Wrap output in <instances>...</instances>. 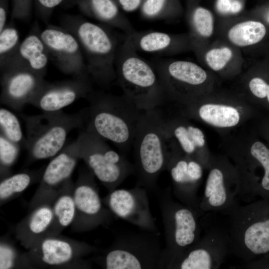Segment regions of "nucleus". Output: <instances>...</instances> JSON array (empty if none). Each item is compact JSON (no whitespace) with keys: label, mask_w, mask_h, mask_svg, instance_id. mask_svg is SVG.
I'll list each match as a JSON object with an SVG mask.
<instances>
[{"label":"nucleus","mask_w":269,"mask_h":269,"mask_svg":"<svg viewBox=\"0 0 269 269\" xmlns=\"http://www.w3.org/2000/svg\"><path fill=\"white\" fill-rule=\"evenodd\" d=\"M85 110V129L126 152L134 143L143 113L123 95L96 94L89 97Z\"/></svg>","instance_id":"1"},{"label":"nucleus","mask_w":269,"mask_h":269,"mask_svg":"<svg viewBox=\"0 0 269 269\" xmlns=\"http://www.w3.org/2000/svg\"><path fill=\"white\" fill-rule=\"evenodd\" d=\"M117 78L126 98L140 110L155 109L165 99L155 67L125 39L118 50Z\"/></svg>","instance_id":"2"},{"label":"nucleus","mask_w":269,"mask_h":269,"mask_svg":"<svg viewBox=\"0 0 269 269\" xmlns=\"http://www.w3.org/2000/svg\"><path fill=\"white\" fill-rule=\"evenodd\" d=\"M165 120L155 109L145 111L134 141L136 186L154 190L160 174L165 169L170 152Z\"/></svg>","instance_id":"3"},{"label":"nucleus","mask_w":269,"mask_h":269,"mask_svg":"<svg viewBox=\"0 0 269 269\" xmlns=\"http://www.w3.org/2000/svg\"><path fill=\"white\" fill-rule=\"evenodd\" d=\"M228 217L232 254L247 263L269 254V199L239 205Z\"/></svg>","instance_id":"4"},{"label":"nucleus","mask_w":269,"mask_h":269,"mask_svg":"<svg viewBox=\"0 0 269 269\" xmlns=\"http://www.w3.org/2000/svg\"><path fill=\"white\" fill-rule=\"evenodd\" d=\"M25 123V147L30 160L51 158L64 147L68 134L83 128L85 110L73 114L61 111L42 114L21 115Z\"/></svg>","instance_id":"5"},{"label":"nucleus","mask_w":269,"mask_h":269,"mask_svg":"<svg viewBox=\"0 0 269 269\" xmlns=\"http://www.w3.org/2000/svg\"><path fill=\"white\" fill-rule=\"evenodd\" d=\"M157 195L165 240L160 269H165L171 260L200 239L202 228L199 217L203 213L174 200L170 188Z\"/></svg>","instance_id":"6"},{"label":"nucleus","mask_w":269,"mask_h":269,"mask_svg":"<svg viewBox=\"0 0 269 269\" xmlns=\"http://www.w3.org/2000/svg\"><path fill=\"white\" fill-rule=\"evenodd\" d=\"M159 235L149 232L122 235L96 261L106 269H160Z\"/></svg>","instance_id":"7"},{"label":"nucleus","mask_w":269,"mask_h":269,"mask_svg":"<svg viewBox=\"0 0 269 269\" xmlns=\"http://www.w3.org/2000/svg\"><path fill=\"white\" fill-rule=\"evenodd\" d=\"M76 140L80 159L109 192L135 171L133 165L95 133L83 129Z\"/></svg>","instance_id":"8"},{"label":"nucleus","mask_w":269,"mask_h":269,"mask_svg":"<svg viewBox=\"0 0 269 269\" xmlns=\"http://www.w3.org/2000/svg\"><path fill=\"white\" fill-rule=\"evenodd\" d=\"M96 247L61 235L41 238L26 252L32 268L90 269L83 257L98 252Z\"/></svg>","instance_id":"9"},{"label":"nucleus","mask_w":269,"mask_h":269,"mask_svg":"<svg viewBox=\"0 0 269 269\" xmlns=\"http://www.w3.org/2000/svg\"><path fill=\"white\" fill-rule=\"evenodd\" d=\"M77 34L88 57V71L98 83L110 84L117 78L116 39L102 26L87 21L79 23Z\"/></svg>","instance_id":"10"},{"label":"nucleus","mask_w":269,"mask_h":269,"mask_svg":"<svg viewBox=\"0 0 269 269\" xmlns=\"http://www.w3.org/2000/svg\"><path fill=\"white\" fill-rule=\"evenodd\" d=\"M203 237L171 260L166 269H217L231 253L228 228L202 225Z\"/></svg>","instance_id":"11"},{"label":"nucleus","mask_w":269,"mask_h":269,"mask_svg":"<svg viewBox=\"0 0 269 269\" xmlns=\"http://www.w3.org/2000/svg\"><path fill=\"white\" fill-rule=\"evenodd\" d=\"M95 177L90 169L82 170L74 183L76 214L71 225L73 232L90 231L100 226L109 225L113 219V214L100 197Z\"/></svg>","instance_id":"12"},{"label":"nucleus","mask_w":269,"mask_h":269,"mask_svg":"<svg viewBox=\"0 0 269 269\" xmlns=\"http://www.w3.org/2000/svg\"><path fill=\"white\" fill-rule=\"evenodd\" d=\"M154 66L165 98L191 100L208 77L202 67L190 61L161 60L156 62Z\"/></svg>","instance_id":"13"},{"label":"nucleus","mask_w":269,"mask_h":269,"mask_svg":"<svg viewBox=\"0 0 269 269\" xmlns=\"http://www.w3.org/2000/svg\"><path fill=\"white\" fill-rule=\"evenodd\" d=\"M205 183L199 208L229 215L239 204L240 181L237 171L224 163L213 164Z\"/></svg>","instance_id":"14"},{"label":"nucleus","mask_w":269,"mask_h":269,"mask_svg":"<svg viewBox=\"0 0 269 269\" xmlns=\"http://www.w3.org/2000/svg\"><path fill=\"white\" fill-rule=\"evenodd\" d=\"M102 200L114 215L145 231L160 235L150 209L147 191L136 186L131 189H115Z\"/></svg>","instance_id":"15"},{"label":"nucleus","mask_w":269,"mask_h":269,"mask_svg":"<svg viewBox=\"0 0 269 269\" xmlns=\"http://www.w3.org/2000/svg\"><path fill=\"white\" fill-rule=\"evenodd\" d=\"M80 159L76 139L51 159L43 171L40 182L29 202L30 210L44 203L52 204L64 183L70 178Z\"/></svg>","instance_id":"16"},{"label":"nucleus","mask_w":269,"mask_h":269,"mask_svg":"<svg viewBox=\"0 0 269 269\" xmlns=\"http://www.w3.org/2000/svg\"><path fill=\"white\" fill-rule=\"evenodd\" d=\"M166 169L173 184V193L182 203L202 212L197 193L203 175V166L195 159L186 155L179 156L171 151Z\"/></svg>","instance_id":"17"},{"label":"nucleus","mask_w":269,"mask_h":269,"mask_svg":"<svg viewBox=\"0 0 269 269\" xmlns=\"http://www.w3.org/2000/svg\"><path fill=\"white\" fill-rule=\"evenodd\" d=\"M44 83L43 77L27 66L9 67L3 73L1 78L0 103L20 111Z\"/></svg>","instance_id":"18"},{"label":"nucleus","mask_w":269,"mask_h":269,"mask_svg":"<svg viewBox=\"0 0 269 269\" xmlns=\"http://www.w3.org/2000/svg\"><path fill=\"white\" fill-rule=\"evenodd\" d=\"M90 90L87 75H77L73 80L60 83H44L28 104L43 112L59 111L78 99L86 97Z\"/></svg>","instance_id":"19"},{"label":"nucleus","mask_w":269,"mask_h":269,"mask_svg":"<svg viewBox=\"0 0 269 269\" xmlns=\"http://www.w3.org/2000/svg\"><path fill=\"white\" fill-rule=\"evenodd\" d=\"M137 52L170 55L191 49L189 35L169 34L157 31H136L126 38Z\"/></svg>","instance_id":"20"},{"label":"nucleus","mask_w":269,"mask_h":269,"mask_svg":"<svg viewBox=\"0 0 269 269\" xmlns=\"http://www.w3.org/2000/svg\"><path fill=\"white\" fill-rule=\"evenodd\" d=\"M52 204L44 203L32 210L16 226L15 237L27 250L45 236L53 221Z\"/></svg>","instance_id":"21"},{"label":"nucleus","mask_w":269,"mask_h":269,"mask_svg":"<svg viewBox=\"0 0 269 269\" xmlns=\"http://www.w3.org/2000/svg\"><path fill=\"white\" fill-rule=\"evenodd\" d=\"M74 182L71 178L63 185L52 203L53 221L45 236L61 235L73 222L76 208L73 198Z\"/></svg>","instance_id":"22"},{"label":"nucleus","mask_w":269,"mask_h":269,"mask_svg":"<svg viewBox=\"0 0 269 269\" xmlns=\"http://www.w3.org/2000/svg\"><path fill=\"white\" fill-rule=\"evenodd\" d=\"M269 35V27L253 18L232 25L227 30V38L231 45L244 48L263 44Z\"/></svg>","instance_id":"23"},{"label":"nucleus","mask_w":269,"mask_h":269,"mask_svg":"<svg viewBox=\"0 0 269 269\" xmlns=\"http://www.w3.org/2000/svg\"><path fill=\"white\" fill-rule=\"evenodd\" d=\"M83 5L90 15L122 30L127 35L135 30L129 20L121 12L115 0H84Z\"/></svg>","instance_id":"24"},{"label":"nucleus","mask_w":269,"mask_h":269,"mask_svg":"<svg viewBox=\"0 0 269 269\" xmlns=\"http://www.w3.org/2000/svg\"><path fill=\"white\" fill-rule=\"evenodd\" d=\"M189 0L187 18L190 29V41L200 43L213 34L214 17L209 9L195 4L194 0Z\"/></svg>","instance_id":"25"},{"label":"nucleus","mask_w":269,"mask_h":269,"mask_svg":"<svg viewBox=\"0 0 269 269\" xmlns=\"http://www.w3.org/2000/svg\"><path fill=\"white\" fill-rule=\"evenodd\" d=\"M40 37L46 48L60 58L81 57L79 41L72 34L54 28L44 29Z\"/></svg>","instance_id":"26"},{"label":"nucleus","mask_w":269,"mask_h":269,"mask_svg":"<svg viewBox=\"0 0 269 269\" xmlns=\"http://www.w3.org/2000/svg\"><path fill=\"white\" fill-rule=\"evenodd\" d=\"M46 47L40 37L34 34L24 38L19 46V53L27 66L43 77L48 58Z\"/></svg>","instance_id":"27"},{"label":"nucleus","mask_w":269,"mask_h":269,"mask_svg":"<svg viewBox=\"0 0 269 269\" xmlns=\"http://www.w3.org/2000/svg\"><path fill=\"white\" fill-rule=\"evenodd\" d=\"M200 118L205 122L219 128H229L236 126L240 121L238 110L228 105L205 104L198 109Z\"/></svg>","instance_id":"28"},{"label":"nucleus","mask_w":269,"mask_h":269,"mask_svg":"<svg viewBox=\"0 0 269 269\" xmlns=\"http://www.w3.org/2000/svg\"><path fill=\"white\" fill-rule=\"evenodd\" d=\"M43 171H25L9 175L0 182V203L10 201L23 192L35 179L41 178Z\"/></svg>","instance_id":"29"},{"label":"nucleus","mask_w":269,"mask_h":269,"mask_svg":"<svg viewBox=\"0 0 269 269\" xmlns=\"http://www.w3.org/2000/svg\"><path fill=\"white\" fill-rule=\"evenodd\" d=\"M179 0H145L139 9L141 17L148 20H169L182 12Z\"/></svg>","instance_id":"30"},{"label":"nucleus","mask_w":269,"mask_h":269,"mask_svg":"<svg viewBox=\"0 0 269 269\" xmlns=\"http://www.w3.org/2000/svg\"><path fill=\"white\" fill-rule=\"evenodd\" d=\"M256 71L249 80V90L256 99L269 106V61L266 60L261 62Z\"/></svg>","instance_id":"31"},{"label":"nucleus","mask_w":269,"mask_h":269,"mask_svg":"<svg viewBox=\"0 0 269 269\" xmlns=\"http://www.w3.org/2000/svg\"><path fill=\"white\" fill-rule=\"evenodd\" d=\"M15 268H32L26 253L20 254L12 244L0 239V269Z\"/></svg>","instance_id":"32"},{"label":"nucleus","mask_w":269,"mask_h":269,"mask_svg":"<svg viewBox=\"0 0 269 269\" xmlns=\"http://www.w3.org/2000/svg\"><path fill=\"white\" fill-rule=\"evenodd\" d=\"M0 134L10 141L25 147L26 139L17 118L12 112L3 108L0 109Z\"/></svg>","instance_id":"33"},{"label":"nucleus","mask_w":269,"mask_h":269,"mask_svg":"<svg viewBox=\"0 0 269 269\" xmlns=\"http://www.w3.org/2000/svg\"><path fill=\"white\" fill-rule=\"evenodd\" d=\"M204 62L212 70L220 71L224 69L235 59V52L230 46H215L203 53Z\"/></svg>","instance_id":"34"},{"label":"nucleus","mask_w":269,"mask_h":269,"mask_svg":"<svg viewBox=\"0 0 269 269\" xmlns=\"http://www.w3.org/2000/svg\"><path fill=\"white\" fill-rule=\"evenodd\" d=\"M20 145L0 134V174L1 179L9 176L11 167L18 158Z\"/></svg>","instance_id":"35"},{"label":"nucleus","mask_w":269,"mask_h":269,"mask_svg":"<svg viewBox=\"0 0 269 269\" xmlns=\"http://www.w3.org/2000/svg\"><path fill=\"white\" fill-rule=\"evenodd\" d=\"M19 34L12 27H4L0 32V54L3 56L11 51L18 44Z\"/></svg>","instance_id":"36"},{"label":"nucleus","mask_w":269,"mask_h":269,"mask_svg":"<svg viewBox=\"0 0 269 269\" xmlns=\"http://www.w3.org/2000/svg\"><path fill=\"white\" fill-rule=\"evenodd\" d=\"M244 6L243 0H216L215 3L216 11L222 15L239 14Z\"/></svg>","instance_id":"37"},{"label":"nucleus","mask_w":269,"mask_h":269,"mask_svg":"<svg viewBox=\"0 0 269 269\" xmlns=\"http://www.w3.org/2000/svg\"><path fill=\"white\" fill-rule=\"evenodd\" d=\"M190 138L197 148H201L205 143L204 135L202 131L192 126H187Z\"/></svg>","instance_id":"38"},{"label":"nucleus","mask_w":269,"mask_h":269,"mask_svg":"<svg viewBox=\"0 0 269 269\" xmlns=\"http://www.w3.org/2000/svg\"><path fill=\"white\" fill-rule=\"evenodd\" d=\"M145 0H115L120 8L126 12L139 9Z\"/></svg>","instance_id":"39"},{"label":"nucleus","mask_w":269,"mask_h":269,"mask_svg":"<svg viewBox=\"0 0 269 269\" xmlns=\"http://www.w3.org/2000/svg\"><path fill=\"white\" fill-rule=\"evenodd\" d=\"M243 267L250 269H269V254L247 263Z\"/></svg>","instance_id":"40"},{"label":"nucleus","mask_w":269,"mask_h":269,"mask_svg":"<svg viewBox=\"0 0 269 269\" xmlns=\"http://www.w3.org/2000/svg\"><path fill=\"white\" fill-rule=\"evenodd\" d=\"M254 14V18L262 21L269 27V2L258 7Z\"/></svg>","instance_id":"41"},{"label":"nucleus","mask_w":269,"mask_h":269,"mask_svg":"<svg viewBox=\"0 0 269 269\" xmlns=\"http://www.w3.org/2000/svg\"><path fill=\"white\" fill-rule=\"evenodd\" d=\"M63 0H38L40 4L47 8H53L59 5Z\"/></svg>","instance_id":"42"},{"label":"nucleus","mask_w":269,"mask_h":269,"mask_svg":"<svg viewBox=\"0 0 269 269\" xmlns=\"http://www.w3.org/2000/svg\"><path fill=\"white\" fill-rule=\"evenodd\" d=\"M6 19V12L5 8L0 6V32L5 27Z\"/></svg>","instance_id":"43"},{"label":"nucleus","mask_w":269,"mask_h":269,"mask_svg":"<svg viewBox=\"0 0 269 269\" xmlns=\"http://www.w3.org/2000/svg\"><path fill=\"white\" fill-rule=\"evenodd\" d=\"M266 50H267V55H268L267 60L269 61V43L268 45V47L266 48Z\"/></svg>","instance_id":"44"},{"label":"nucleus","mask_w":269,"mask_h":269,"mask_svg":"<svg viewBox=\"0 0 269 269\" xmlns=\"http://www.w3.org/2000/svg\"></svg>","instance_id":"45"}]
</instances>
